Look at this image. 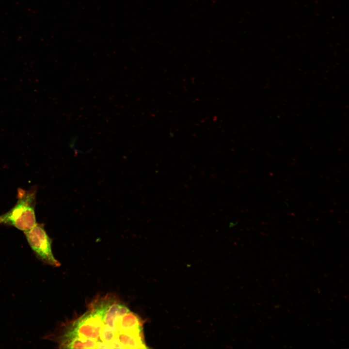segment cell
<instances>
[{"label": "cell", "mask_w": 349, "mask_h": 349, "mask_svg": "<svg viewBox=\"0 0 349 349\" xmlns=\"http://www.w3.org/2000/svg\"><path fill=\"white\" fill-rule=\"evenodd\" d=\"M123 321V316L101 298L65 327L56 340L60 348H108L122 335Z\"/></svg>", "instance_id": "1"}, {"label": "cell", "mask_w": 349, "mask_h": 349, "mask_svg": "<svg viewBox=\"0 0 349 349\" xmlns=\"http://www.w3.org/2000/svg\"><path fill=\"white\" fill-rule=\"evenodd\" d=\"M36 190L18 189L17 201L8 212L0 215V224L14 226L25 232L37 223L35 206Z\"/></svg>", "instance_id": "2"}, {"label": "cell", "mask_w": 349, "mask_h": 349, "mask_svg": "<svg viewBox=\"0 0 349 349\" xmlns=\"http://www.w3.org/2000/svg\"><path fill=\"white\" fill-rule=\"evenodd\" d=\"M24 233L30 246L39 260L44 264L54 267L60 265L52 254V240L43 225L37 223L31 229Z\"/></svg>", "instance_id": "3"}]
</instances>
